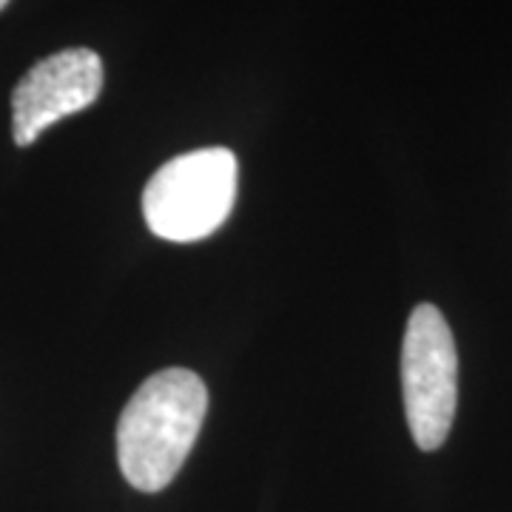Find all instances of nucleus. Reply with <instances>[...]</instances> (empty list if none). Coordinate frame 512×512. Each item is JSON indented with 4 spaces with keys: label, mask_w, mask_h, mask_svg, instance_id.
Here are the masks:
<instances>
[{
    "label": "nucleus",
    "mask_w": 512,
    "mask_h": 512,
    "mask_svg": "<svg viewBox=\"0 0 512 512\" xmlns=\"http://www.w3.org/2000/svg\"><path fill=\"white\" fill-rule=\"evenodd\" d=\"M103 60L92 49H63L23 74L12 94V137L20 148L37 143L49 126L89 109L103 92Z\"/></svg>",
    "instance_id": "4"
},
{
    "label": "nucleus",
    "mask_w": 512,
    "mask_h": 512,
    "mask_svg": "<svg viewBox=\"0 0 512 512\" xmlns=\"http://www.w3.org/2000/svg\"><path fill=\"white\" fill-rule=\"evenodd\" d=\"M404 413L419 450H439L458 402V353L444 313L421 302L407 319L402 345Z\"/></svg>",
    "instance_id": "3"
},
{
    "label": "nucleus",
    "mask_w": 512,
    "mask_h": 512,
    "mask_svg": "<svg viewBox=\"0 0 512 512\" xmlns=\"http://www.w3.org/2000/svg\"><path fill=\"white\" fill-rule=\"evenodd\" d=\"M239 163L228 148H197L157 168L143 191L148 231L197 242L220 231L237 202Z\"/></svg>",
    "instance_id": "2"
},
{
    "label": "nucleus",
    "mask_w": 512,
    "mask_h": 512,
    "mask_svg": "<svg viewBox=\"0 0 512 512\" xmlns=\"http://www.w3.org/2000/svg\"><path fill=\"white\" fill-rule=\"evenodd\" d=\"M6 6H9V0H0V12H3Z\"/></svg>",
    "instance_id": "5"
},
{
    "label": "nucleus",
    "mask_w": 512,
    "mask_h": 512,
    "mask_svg": "<svg viewBox=\"0 0 512 512\" xmlns=\"http://www.w3.org/2000/svg\"><path fill=\"white\" fill-rule=\"evenodd\" d=\"M208 390L194 370L165 367L140 384L117 424L120 473L140 493L165 490L200 436Z\"/></svg>",
    "instance_id": "1"
}]
</instances>
